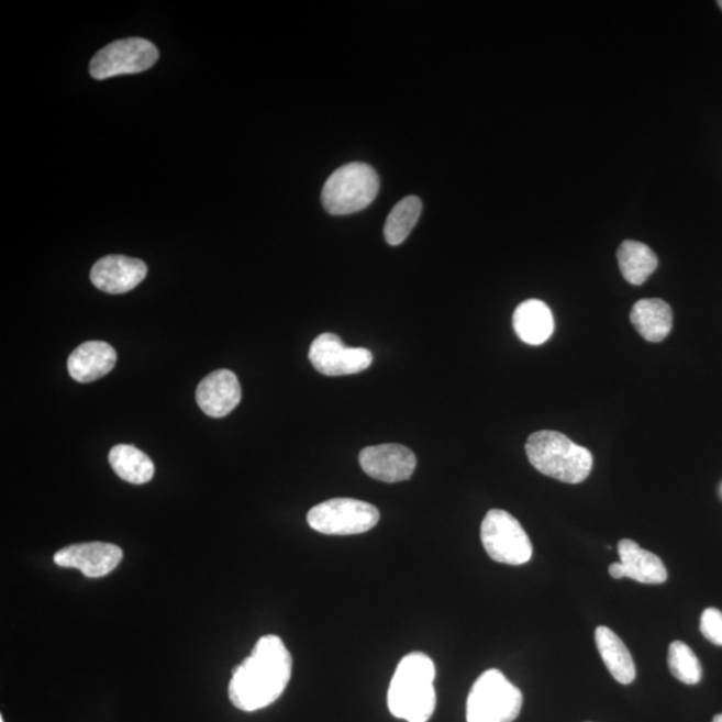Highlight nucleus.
Here are the masks:
<instances>
[{"label": "nucleus", "instance_id": "1", "mask_svg": "<svg viewBox=\"0 0 722 722\" xmlns=\"http://www.w3.org/2000/svg\"><path fill=\"white\" fill-rule=\"evenodd\" d=\"M292 677V656L277 635H264L248 658L233 669L230 700L244 712H256L280 699Z\"/></svg>", "mask_w": 722, "mask_h": 722}, {"label": "nucleus", "instance_id": "2", "mask_svg": "<svg viewBox=\"0 0 722 722\" xmlns=\"http://www.w3.org/2000/svg\"><path fill=\"white\" fill-rule=\"evenodd\" d=\"M435 677V664L424 653L413 652L401 658L388 689L392 715L409 722H427L436 708Z\"/></svg>", "mask_w": 722, "mask_h": 722}, {"label": "nucleus", "instance_id": "3", "mask_svg": "<svg viewBox=\"0 0 722 722\" xmlns=\"http://www.w3.org/2000/svg\"><path fill=\"white\" fill-rule=\"evenodd\" d=\"M526 454L535 470L564 484H581L591 473L589 449L557 431H538L530 435Z\"/></svg>", "mask_w": 722, "mask_h": 722}, {"label": "nucleus", "instance_id": "4", "mask_svg": "<svg viewBox=\"0 0 722 722\" xmlns=\"http://www.w3.org/2000/svg\"><path fill=\"white\" fill-rule=\"evenodd\" d=\"M378 173L371 166L352 163L342 166L326 180L321 201L325 211L333 215L363 211L379 193Z\"/></svg>", "mask_w": 722, "mask_h": 722}, {"label": "nucleus", "instance_id": "5", "mask_svg": "<svg viewBox=\"0 0 722 722\" xmlns=\"http://www.w3.org/2000/svg\"><path fill=\"white\" fill-rule=\"evenodd\" d=\"M523 695L502 671L490 669L473 685L467 699V722H512L520 715Z\"/></svg>", "mask_w": 722, "mask_h": 722}, {"label": "nucleus", "instance_id": "6", "mask_svg": "<svg viewBox=\"0 0 722 722\" xmlns=\"http://www.w3.org/2000/svg\"><path fill=\"white\" fill-rule=\"evenodd\" d=\"M480 538L489 557L499 564L523 565L533 557V545L521 523L510 512L490 510L480 527Z\"/></svg>", "mask_w": 722, "mask_h": 722}, {"label": "nucleus", "instance_id": "7", "mask_svg": "<svg viewBox=\"0 0 722 722\" xmlns=\"http://www.w3.org/2000/svg\"><path fill=\"white\" fill-rule=\"evenodd\" d=\"M380 512L374 504L352 498L330 499L308 512V524L325 535H355L378 524Z\"/></svg>", "mask_w": 722, "mask_h": 722}, {"label": "nucleus", "instance_id": "8", "mask_svg": "<svg viewBox=\"0 0 722 722\" xmlns=\"http://www.w3.org/2000/svg\"><path fill=\"white\" fill-rule=\"evenodd\" d=\"M158 48L151 41L127 38L110 43L95 55L90 62L92 78H108L138 74L149 70L157 64Z\"/></svg>", "mask_w": 722, "mask_h": 722}, {"label": "nucleus", "instance_id": "9", "mask_svg": "<svg viewBox=\"0 0 722 722\" xmlns=\"http://www.w3.org/2000/svg\"><path fill=\"white\" fill-rule=\"evenodd\" d=\"M312 366L326 376H345L366 371L374 356L367 348L347 347L333 333L314 338L310 349Z\"/></svg>", "mask_w": 722, "mask_h": 722}, {"label": "nucleus", "instance_id": "10", "mask_svg": "<svg viewBox=\"0 0 722 722\" xmlns=\"http://www.w3.org/2000/svg\"><path fill=\"white\" fill-rule=\"evenodd\" d=\"M123 558L122 548L113 543H77L54 555L55 565L77 569L88 578H101L116 569Z\"/></svg>", "mask_w": 722, "mask_h": 722}, {"label": "nucleus", "instance_id": "11", "mask_svg": "<svg viewBox=\"0 0 722 722\" xmlns=\"http://www.w3.org/2000/svg\"><path fill=\"white\" fill-rule=\"evenodd\" d=\"M359 462L364 473L386 484L409 480L416 468L415 454L401 444L392 443L364 448Z\"/></svg>", "mask_w": 722, "mask_h": 722}, {"label": "nucleus", "instance_id": "12", "mask_svg": "<svg viewBox=\"0 0 722 722\" xmlns=\"http://www.w3.org/2000/svg\"><path fill=\"white\" fill-rule=\"evenodd\" d=\"M147 267L138 258L113 255L101 258L90 271V280L96 288L110 295L133 291L145 280Z\"/></svg>", "mask_w": 722, "mask_h": 722}, {"label": "nucleus", "instance_id": "13", "mask_svg": "<svg viewBox=\"0 0 722 722\" xmlns=\"http://www.w3.org/2000/svg\"><path fill=\"white\" fill-rule=\"evenodd\" d=\"M196 399L208 416H226L241 401V386L236 374L230 369H219L208 375L197 387Z\"/></svg>", "mask_w": 722, "mask_h": 722}, {"label": "nucleus", "instance_id": "14", "mask_svg": "<svg viewBox=\"0 0 722 722\" xmlns=\"http://www.w3.org/2000/svg\"><path fill=\"white\" fill-rule=\"evenodd\" d=\"M115 349L104 342H86L80 344L67 360V368L74 380L90 382L101 379L114 368Z\"/></svg>", "mask_w": 722, "mask_h": 722}, {"label": "nucleus", "instance_id": "15", "mask_svg": "<svg viewBox=\"0 0 722 722\" xmlns=\"http://www.w3.org/2000/svg\"><path fill=\"white\" fill-rule=\"evenodd\" d=\"M512 325L523 343L541 345L553 335L554 318L545 302L532 299L518 306L512 316Z\"/></svg>", "mask_w": 722, "mask_h": 722}, {"label": "nucleus", "instance_id": "16", "mask_svg": "<svg viewBox=\"0 0 722 722\" xmlns=\"http://www.w3.org/2000/svg\"><path fill=\"white\" fill-rule=\"evenodd\" d=\"M621 564L625 567V578L640 584L662 585L668 579L664 562L656 554L644 551L632 540L619 543Z\"/></svg>", "mask_w": 722, "mask_h": 722}, {"label": "nucleus", "instance_id": "17", "mask_svg": "<svg viewBox=\"0 0 722 722\" xmlns=\"http://www.w3.org/2000/svg\"><path fill=\"white\" fill-rule=\"evenodd\" d=\"M631 321L645 341L659 343L669 336L673 329V312L662 299H642L635 302Z\"/></svg>", "mask_w": 722, "mask_h": 722}, {"label": "nucleus", "instance_id": "18", "mask_svg": "<svg viewBox=\"0 0 722 722\" xmlns=\"http://www.w3.org/2000/svg\"><path fill=\"white\" fill-rule=\"evenodd\" d=\"M596 644L604 666L614 680L622 685L632 684L637 671L631 652L619 635L607 626L597 627Z\"/></svg>", "mask_w": 722, "mask_h": 722}, {"label": "nucleus", "instance_id": "19", "mask_svg": "<svg viewBox=\"0 0 722 722\" xmlns=\"http://www.w3.org/2000/svg\"><path fill=\"white\" fill-rule=\"evenodd\" d=\"M617 258L623 277L633 286H642L658 267L656 253L638 241H623Z\"/></svg>", "mask_w": 722, "mask_h": 722}, {"label": "nucleus", "instance_id": "20", "mask_svg": "<svg viewBox=\"0 0 722 722\" xmlns=\"http://www.w3.org/2000/svg\"><path fill=\"white\" fill-rule=\"evenodd\" d=\"M110 466L122 480L133 485H145L156 471L153 460L145 453L129 444H119L110 449Z\"/></svg>", "mask_w": 722, "mask_h": 722}, {"label": "nucleus", "instance_id": "21", "mask_svg": "<svg viewBox=\"0 0 722 722\" xmlns=\"http://www.w3.org/2000/svg\"><path fill=\"white\" fill-rule=\"evenodd\" d=\"M423 203L419 197L410 196L399 201L388 214L385 225V237L388 244H403L421 218Z\"/></svg>", "mask_w": 722, "mask_h": 722}, {"label": "nucleus", "instance_id": "22", "mask_svg": "<svg viewBox=\"0 0 722 722\" xmlns=\"http://www.w3.org/2000/svg\"><path fill=\"white\" fill-rule=\"evenodd\" d=\"M668 665L673 676L678 681L696 685L701 681L702 668L699 658L687 644L681 641L671 642L668 654Z\"/></svg>", "mask_w": 722, "mask_h": 722}, {"label": "nucleus", "instance_id": "23", "mask_svg": "<svg viewBox=\"0 0 722 722\" xmlns=\"http://www.w3.org/2000/svg\"><path fill=\"white\" fill-rule=\"evenodd\" d=\"M700 631L712 644L722 646V613L719 609L703 610L700 620Z\"/></svg>", "mask_w": 722, "mask_h": 722}, {"label": "nucleus", "instance_id": "24", "mask_svg": "<svg viewBox=\"0 0 722 722\" xmlns=\"http://www.w3.org/2000/svg\"><path fill=\"white\" fill-rule=\"evenodd\" d=\"M609 574L614 579L625 578V567H623L621 562H614V564L609 567Z\"/></svg>", "mask_w": 722, "mask_h": 722}, {"label": "nucleus", "instance_id": "25", "mask_svg": "<svg viewBox=\"0 0 722 722\" xmlns=\"http://www.w3.org/2000/svg\"><path fill=\"white\" fill-rule=\"evenodd\" d=\"M712 722H722V713H720L718 715H714V719L712 720Z\"/></svg>", "mask_w": 722, "mask_h": 722}, {"label": "nucleus", "instance_id": "26", "mask_svg": "<svg viewBox=\"0 0 722 722\" xmlns=\"http://www.w3.org/2000/svg\"><path fill=\"white\" fill-rule=\"evenodd\" d=\"M719 5H720V8H721V10H722V0H720Z\"/></svg>", "mask_w": 722, "mask_h": 722}, {"label": "nucleus", "instance_id": "27", "mask_svg": "<svg viewBox=\"0 0 722 722\" xmlns=\"http://www.w3.org/2000/svg\"><path fill=\"white\" fill-rule=\"evenodd\" d=\"M0 722H4V720H3V718H2V719H0Z\"/></svg>", "mask_w": 722, "mask_h": 722}]
</instances>
